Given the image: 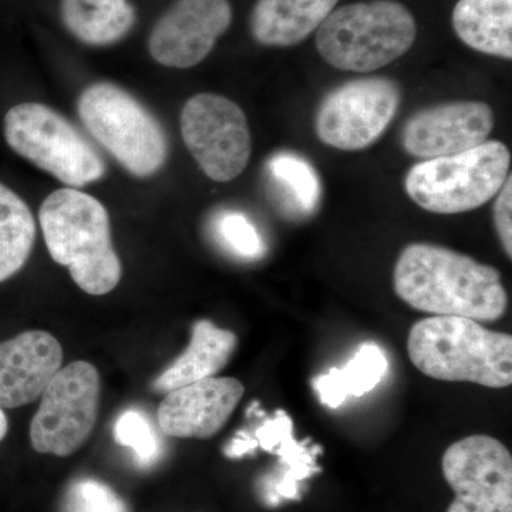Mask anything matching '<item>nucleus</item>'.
Segmentation results:
<instances>
[{"label":"nucleus","mask_w":512,"mask_h":512,"mask_svg":"<svg viewBox=\"0 0 512 512\" xmlns=\"http://www.w3.org/2000/svg\"><path fill=\"white\" fill-rule=\"evenodd\" d=\"M494 111L483 101H453L417 111L403 128L402 144L410 156H453L487 141Z\"/></svg>","instance_id":"ddd939ff"},{"label":"nucleus","mask_w":512,"mask_h":512,"mask_svg":"<svg viewBox=\"0 0 512 512\" xmlns=\"http://www.w3.org/2000/svg\"><path fill=\"white\" fill-rule=\"evenodd\" d=\"M80 120L90 136L128 173L150 177L167 160L163 127L137 99L113 83H96L80 94Z\"/></svg>","instance_id":"423d86ee"},{"label":"nucleus","mask_w":512,"mask_h":512,"mask_svg":"<svg viewBox=\"0 0 512 512\" xmlns=\"http://www.w3.org/2000/svg\"><path fill=\"white\" fill-rule=\"evenodd\" d=\"M339 0H258L251 33L262 46L289 47L308 39L335 10Z\"/></svg>","instance_id":"dca6fc26"},{"label":"nucleus","mask_w":512,"mask_h":512,"mask_svg":"<svg viewBox=\"0 0 512 512\" xmlns=\"http://www.w3.org/2000/svg\"><path fill=\"white\" fill-rule=\"evenodd\" d=\"M269 191L278 207L291 217L311 215L322 198V184L315 167L305 157L279 151L265 164Z\"/></svg>","instance_id":"aec40b11"},{"label":"nucleus","mask_w":512,"mask_h":512,"mask_svg":"<svg viewBox=\"0 0 512 512\" xmlns=\"http://www.w3.org/2000/svg\"><path fill=\"white\" fill-rule=\"evenodd\" d=\"M62 512H128V508L109 485L94 478H80L67 488Z\"/></svg>","instance_id":"393cba45"},{"label":"nucleus","mask_w":512,"mask_h":512,"mask_svg":"<svg viewBox=\"0 0 512 512\" xmlns=\"http://www.w3.org/2000/svg\"><path fill=\"white\" fill-rule=\"evenodd\" d=\"M3 130L6 143L16 154L69 188L96 183L106 174L99 151L76 127L45 104L22 103L12 107L6 113Z\"/></svg>","instance_id":"0eeeda50"},{"label":"nucleus","mask_w":512,"mask_h":512,"mask_svg":"<svg viewBox=\"0 0 512 512\" xmlns=\"http://www.w3.org/2000/svg\"><path fill=\"white\" fill-rule=\"evenodd\" d=\"M36 239V222L25 201L0 183V282L28 262Z\"/></svg>","instance_id":"4be33fe9"},{"label":"nucleus","mask_w":512,"mask_h":512,"mask_svg":"<svg viewBox=\"0 0 512 512\" xmlns=\"http://www.w3.org/2000/svg\"><path fill=\"white\" fill-rule=\"evenodd\" d=\"M389 369L386 355L375 343H363L355 357L343 369H330L316 377L313 389L320 402L329 409H338L350 397L372 392Z\"/></svg>","instance_id":"412c9836"},{"label":"nucleus","mask_w":512,"mask_h":512,"mask_svg":"<svg viewBox=\"0 0 512 512\" xmlns=\"http://www.w3.org/2000/svg\"><path fill=\"white\" fill-rule=\"evenodd\" d=\"M416 36V19L406 6L372 0L333 10L316 30L315 42L335 69L370 73L406 55Z\"/></svg>","instance_id":"20e7f679"},{"label":"nucleus","mask_w":512,"mask_h":512,"mask_svg":"<svg viewBox=\"0 0 512 512\" xmlns=\"http://www.w3.org/2000/svg\"><path fill=\"white\" fill-rule=\"evenodd\" d=\"M510 165V150L504 143L485 141L463 153L413 165L404 188L423 210L461 214L493 200L510 175Z\"/></svg>","instance_id":"39448f33"},{"label":"nucleus","mask_w":512,"mask_h":512,"mask_svg":"<svg viewBox=\"0 0 512 512\" xmlns=\"http://www.w3.org/2000/svg\"><path fill=\"white\" fill-rule=\"evenodd\" d=\"M393 281L403 302L434 316L494 322L507 312L500 272L440 245H407L394 266Z\"/></svg>","instance_id":"f257e3e1"},{"label":"nucleus","mask_w":512,"mask_h":512,"mask_svg":"<svg viewBox=\"0 0 512 512\" xmlns=\"http://www.w3.org/2000/svg\"><path fill=\"white\" fill-rule=\"evenodd\" d=\"M114 439L133 451L137 466L147 468L163 457V441L150 419L140 410H126L114 424Z\"/></svg>","instance_id":"b1692460"},{"label":"nucleus","mask_w":512,"mask_h":512,"mask_svg":"<svg viewBox=\"0 0 512 512\" xmlns=\"http://www.w3.org/2000/svg\"><path fill=\"white\" fill-rule=\"evenodd\" d=\"M494 224L505 254L512 258V177L508 175L501 190L495 195Z\"/></svg>","instance_id":"a878e982"},{"label":"nucleus","mask_w":512,"mask_h":512,"mask_svg":"<svg viewBox=\"0 0 512 512\" xmlns=\"http://www.w3.org/2000/svg\"><path fill=\"white\" fill-rule=\"evenodd\" d=\"M9 423L8 417H6L5 412H3L2 407H0V441L5 439L6 434H8Z\"/></svg>","instance_id":"bb28decb"},{"label":"nucleus","mask_w":512,"mask_h":512,"mask_svg":"<svg viewBox=\"0 0 512 512\" xmlns=\"http://www.w3.org/2000/svg\"><path fill=\"white\" fill-rule=\"evenodd\" d=\"M231 22L228 0H177L151 30L148 50L163 66L190 69L210 55Z\"/></svg>","instance_id":"f8f14e48"},{"label":"nucleus","mask_w":512,"mask_h":512,"mask_svg":"<svg viewBox=\"0 0 512 512\" xmlns=\"http://www.w3.org/2000/svg\"><path fill=\"white\" fill-rule=\"evenodd\" d=\"M237 345L238 338L231 330L217 328L210 320H198L192 328L190 345L157 377L154 390L167 394L218 375L234 355Z\"/></svg>","instance_id":"f3484780"},{"label":"nucleus","mask_w":512,"mask_h":512,"mask_svg":"<svg viewBox=\"0 0 512 512\" xmlns=\"http://www.w3.org/2000/svg\"><path fill=\"white\" fill-rule=\"evenodd\" d=\"M402 92L386 77L350 80L326 94L315 117V130L326 146L359 151L372 146L392 123Z\"/></svg>","instance_id":"9d476101"},{"label":"nucleus","mask_w":512,"mask_h":512,"mask_svg":"<svg viewBox=\"0 0 512 512\" xmlns=\"http://www.w3.org/2000/svg\"><path fill=\"white\" fill-rule=\"evenodd\" d=\"M39 222L53 261L69 268L82 291L101 296L120 284L123 268L111 242L109 214L100 201L62 188L43 201Z\"/></svg>","instance_id":"f03ea898"},{"label":"nucleus","mask_w":512,"mask_h":512,"mask_svg":"<svg viewBox=\"0 0 512 512\" xmlns=\"http://www.w3.org/2000/svg\"><path fill=\"white\" fill-rule=\"evenodd\" d=\"M62 363V345L43 330L0 343V407L18 409L40 399Z\"/></svg>","instance_id":"2eb2a0df"},{"label":"nucleus","mask_w":512,"mask_h":512,"mask_svg":"<svg viewBox=\"0 0 512 512\" xmlns=\"http://www.w3.org/2000/svg\"><path fill=\"white\" fill-rule=\"evenodd\" d=\"M451 20L464 45L512 59V0H458Z\"/></svg>","instance_id":"a211bd4d"},{"label":"nucleus","mask_w":512,"mask_h":512,"mask_svg":"<svg viewBox=\"0 0 512 512\" xmlns=\"http://www.w3.org/2000/svg\"><path fill=\"white\" fill-rule=\"evenodd\" d=\"M441 468L456 493L447 512H512V457L501 441L468 436L447 448Z\"/></svg>","instance_id":"9b49d317"},{"label":"nucleus","mask_w":512,"mask_h":512,"mask_svg":"<svg viewBox=\"0 0 512 512\" xmlns=\"http://www.w3.org/2000/svg\"><path fill=\"white\" fill-rule=\"evenodd\" d=\"M212 231L221 247L239 259L255 261L265 255L266 245L261 232L251 218L242 212H218L212 221Z\"/></svg>","instance_id":"5701e85b"},{"label":"nucleus","mask_w":512,"mask_h":512,"mask_svg":"<svg viewBox=\"0 0 512 512\" xmlns=\"http://www.w3.org/2000/svg\"><path fill=\"white\" fill-rule=\"evenodd\" d=\"M244 384L234 377H210L167 393L158 407V426L178 439H211L237 409Z\"/></svg>","instance_id":"4468645a"},{"label":"nucleus","mask_w":512,"mask_h":512,"mask_svg":"<svg viewBox=\"0 0 512 512\" xmlns=\"http://www.w3.org/2000/svg\"><path fill=\"white\" fill-rule=\"evenodd\" d=\"M407 352L417 369L443 382H470L490 389L512 383V338L473 319L431 316L413 326Z\"/></svg>","instance_id":"7ed1b4c3"},{"label":"nucleus","mask_w":512,"mask_h":512,"mask_svg":"<svg viewBox=\"0 0 512 512\" xmlns=\"http://www.w3.org/2000/svg\"><path fill=\"white\" fill-rule=\"evenodd\" d=\"M60 16L66 29L89 46L120 42L136 23L128 0H60Z\"/></svg>","instance_id":"6ab92c4d"},{"label":"nucleus","mask_w":512,"mask_h":512,"mask_svg":"<svg viewBox=\"0 0 512 512\" xmlns=\"http://www.w3.org/2000/svg\"><path fill=\"white\" fill-rule=\"evenodd\" d=\"M181 134L201 170L217 183L235 180L251 158L247 116L237 103L220 94L200 93L185 103Z\"/></svg>","instance_id":"1a4fd4ad"},{"label":"nucleus","mask_w":512,"mask_h":512,"mask_svg":"<svg viewBox=\"0 0 512 512\" xmlns=\"http://www.w3.org/2000/svg\"><path fill=\"white\" fill-rule=\"evenodd\" d=\"M101 382L96 367L74 362L46 387L32 424L30 441L37 453L72 456L89 439L99 414Z\"/></svg>","instance_id":"6e6552de"}]
</instances>
